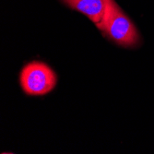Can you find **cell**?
<instances>
[{"label": "cell", "instance_id": "cell-1", "mask_svg": "<svg viewBox=\"0 0 154 154\" xmlns=\"http://www.w3.org/2000/svg\"><path fill=\"white\" fill-rule=\"evenodd\" d=\"M95 25L110 40L124 47L136 46L140 40L135 24L115 0H105L103 18Z\"/></svg>", "mask_w": 154, "mask_h": 154}, {"label": "cell", "instance_id": "cell-2", "mask_svg": "<svg viewBox=\"0 0 154 154\" xmlns=\"http://www.w3.org/2000/svg\"><path fill=\"white\" fill-rule=\"evenodd\" d=\"M57 82V74L45 63L33 61L23 66L20 74L22 91L31 96H42L52 91Z\"/></svg>", "mask_w": 154, "mask_h": 154}, {"label": "cell", "instance_id": "cell-3", "mask_svg": "<svg viewBox=\"0 0 154 154\" xmlns=\"http://www.w3.org/2000/svg\"><path fill=\"white\" fill-rule=\"evenodd\" d=\"M61 1L88 17L93 23L100 22L105 8V0H61Z\"/></svg>", "mask_w": 154, "mask_h": 154}]
</instances>
